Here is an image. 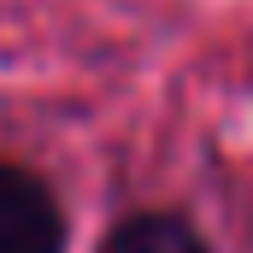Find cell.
<instances>
[{
    "mask_svg": "<svg viewBox=\"0 0 253 253\" xmlns=\"http://www.w3.org/2000/svg\"><path fill=\"white\" fill-rule=\"evenodd\" d=\"M100 253H212L183 212H129L100 242Z\"/></svg>",
    "mask_w": 253,
    "mask_h": 253,
    "instance_id": "cell-2",
    "label": "cell"
},
{
    "mask_svg": "<svg viewBox=\"0 0 253 253\" xmlns=\"http://www.w3.org/2000/svg\"><path fill=\"white\" fill-rule=\"evenodd\" d=\"M65 212L47 177L0 159V253H65Z\"/></svg>",
    "mask_w": 253,
    "mask_h": 253,
    "instance_id": "cell-1",
    "label": "cell"
}]
</instances>
